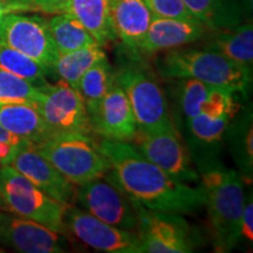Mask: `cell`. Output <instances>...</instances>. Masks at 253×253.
Masks as SVG:
<instances>
[{"label": "cell", "mask_w": 253, "mask_h": 253, "mask_svg": "<svg viewBox=\"0 0 253 253\" xmlns=\"http://www.w3.org/2000/svg\"><path fill=\"white\" fill-rule=\"evenodd\" d=\"M134 113L137 129L156 131L172 125L162 88L145 71L128 67L115 73Z\"/></svg>", "instance_id": "52a82bcc"}, {"label": "cell", "mask_w": 253, "mask_h": 253, "mask_svg": "<svg viewBox=\"0 0 253 253\" xmlns=\"http://www.w3.org/2000/svg\"><path fill=\"white\" fill-rule=\"evenodd\" d=\"M143 1L150 9L151 14L156 18L196 20L188 11L183 0H143Z\"/></svg>", "instance_id": "f546056e"}, {"label": "cell", "mask_w": 253, "mask_h": 253, "mask_svg": "<svg viewBox=\"0 0 253 253\" xmlns=\"http://www.w3.org/2000/svg\"><path fill=\"white\" fill-rule=\"evenodd\" d=\"M227 129V128H226ZM227 132L231 153L246 179H251L253 169V126L251 113L231 126Z\"/></svg>", "instance_id": "d4e9b609"}, {"label": "cell", "mask_w": 253, "mask_h": 253, "mask_svg": "<svg viewBox=\"0 0 253 253\" xmlns=\"http://www.w3.org/2000/svg\"><path fill=\"white\" fill-rule=\"evenodd\" d=\"M0 126L34 144L50 136L39 109L32 103L0 104Z\"/></svg>", "instance_id": "ac0fdd59"}, {"label": "cell", "mask_w": 253, "mask_h": 253, "mask_svg": "<svg viewBox=\"0 0 253 253\" xmlns=\"http://www.w3.org/2000/svg\"><path fill=\"white\" fill-rule=\"evenodd\" d=\"M0 43L24 53L48 71L59 56L48 21L39 15L20 12L5 15L0 23Z\"/></svg>", "instance_id": "30bf717a"}, {"label": "cell", "mask_w": 253, "mask_h": 253, "mask_svg": "<svg viewBox=\"0 0 253 253\" xmlns=\"http://www.w3.org/2000/svg\"><path fill=\"white\" fill-rule=\"evenodd\" d=\"M41 96H42V90L33 84L0 68V104H37Z\"/></svg>", "instance_id": "484cf974"}, {"label": "cell", "mask_w": 253, "mask_h": 253, "mask_svg": "<svg viewBox=\"0 0 253 253\" xmlns=\"http://www.w3.org/2000/svg\"><path fill=\"white\" fill-rule=\"evenodd\" d=\"M132 141L147 160L173 178L184 183L195 182L199 178L173 123L156 131L137 129Z\"/></svg>", "instance_id": "7c38bea8"}, {"label": "cell", "mask_w": 253, "mask_h": 253, "mask_svg": "<svg viewBox=\"0 0 253 253\" xmlns=\"http://www.w3.org/2000/svg\"><path fill=\"white\" fill-rule=\"evenodd\" d=\"M0 244L25 253H60L67 251L61 233L34 220L2 212Z\"/></svg>", "instance_id": "4fadbf2b"}, {"label": "cell", "mask_w": 253, "mask_h": 253, "mask_svg": "<svg viewBox=\"0 0 253 253\" xmlns=\"http://www.w3.org/2000/svg\"><path fill=\"white\" fill-rule=\"evenodd\" d=\"M41 90L42 96L36 106L50 136L90 134L89 114L78 89L60 80L54 84H48Z\"/></svg>", "instance_id": "ba28073f"}, {"label": "cell", "mask_w": 253, "mask_h": 253, "mask_svg": "<svg viewBox=\"0 0 253 253\" xmlns=\"http://www.w3.org/2000/svg\"><path fill=\"white\" fill-rule=\"evenodd\" d=\"M1 217H2V212L0 211V225H1Z\"/></svg>", "instance_id": "d590c367"}, {"label": "cell", "mask_w": 253, "mask_h": 253, "mask_svg": "<svg viewBox=\"0 0 253 253\" xmlns=\"http://www.w3.org/2000/svg\"><path fill=\"white\" fill-rule=\"evenodd\" d=\"M27 140L19 137L0 126V167L11 166L18 151L27 143Z\"/></svg>", "instance_id": "4dcf8cb0"}, {"label": "cell", "mask_w": 253, "mask_h": 253, "mask_svg": "<svg viewBox=\"0 0 253 253\" xmlns=\"http://www.w3.org/2000/svg\"><path fill=\"white\" fill-rule=\"evenodd\" d=\"M37 11L50 14L65 13L71 0H30Z\"/></svg>", "instance_id": "836d02e7"}, {"label": "cell", "mask_w": 253, "mask_h": 253, "mask_svg": "<svg viewBox=\"0 0 253 253\" xmlns=\"http://www.w3.org/2000/svg\"><path fill=\"white\" fill-rule=\"evenodd\" d=\"M34 145L74 185L86 184L102 177L110 168L99 143L87 134L49 136Z\"/></svg>", "instance_id": "277c9868"}, {"label": "cell", "mask_w": 253, "mask_h": 253, "mask_svg": "<svg viewBox=\"0 0 253 253\" xmlns=\"http://www.w3.org/2000/svg\"><path fill=\"white\" fill-rule=\"evenodd\" d=\"M110 17L116 37L138 52L154 15L143 0H110Z\"/></svg>", "instance_id": "e0dca14e"}, {"label": "cell", "mask_w": 253, "mask_h": 253, "mask_svg": "<svg viewBox=\"0 0 253 253\" xmlns=\"http://www.w3.org/2000/svg\"><path fill=\"white\" fill-rule=\"evenodd\" d=\"M104 58L107 56L102 46L93 43L66 54H59L52 69L60 80L78 89L82 75Z\"/></svg>", "instance_id": "44dd1931"}, {"label": "cell", "mask_w": 253, "mask_h": 253, "mask_svg": "<svg viewBox=\"0 0 253 253\" xmlns=\"http://www.w3.org/2000/svg\"><path fill=\"white\" fill-rule=\"evenodd\" d=\"M37 11L30 0H0V23L9 13Z\"/></svg>", "instance_id": "d6a6232c"}, {"label": "cell", "mask_w": 253, "mask_h": 253, "mask_svg": "<svg viewBox=\"0 0 253 253\" xmlns=\"http://www.w3.org/2000/svg\"><path fill=\"white\" fill-rule=\"evenodd\" d=\"M240 240L246 243L253 242V202L252 195L246 199L243 207L242 218H240Z\"/></svg>", "instance_id": "1f68e13d"}, {"label": "cell", "mask_w": 253, "mask_h": 253, "mask_svg": "<svg viewBox=\"0 0 253 253\" xmlns=\"http://www.w3.org/2000/svg\"><path fill=\"white\" fill-rule=\"evenodd\" d=\"M109 1H110V0H109Z\"/></svg>", "instance_id": "8d00e7d4"}, {"label": "cell", "mask_w": 253, "mask_h": 253, "mask_svg": "<svg viewBox=\"0 0 253 253\" xmlns=\"http://www.w3.org/2000/svg\"><path fill=\"white\" fill-rule=\"evenodd\" d=\"M158 72L168 79H194L232 93H245L251 71L240 67L216 49H178L158 63Z\"/></svg>", "instance_id": "3957f363"}, {"label": "cell", "mask_w": 253, "mask_h": 253, "mask_svg": "<svg viewBox=\"0 0 253 253\" xmlns=\"http://www.w3.org/2000/svg\"><path fill=\"white\" fill-rule=\"evenodd\" d=\"M74 201L94 217L120 229L137 230L134 202L106 175L75 188Z\"/></svg>", "instance_id": "9c48e42d"}, {"label": "cell", "mask_w": 253, "mask_h": 253, "mask_svg": "<svg viewBox=\"0 0 253 253\" xmlns=\"http://www.w3.org/2000/svg\"><path fill=\"white\" fill-rule=\"evenodd\" d=\"M91 130L103 138L130 142L137 131L134 113L121 86L114 81L99 109L90 118Z\"/></svg>", "instance_id": "9a60e30c"}, {"label": "cell", "mask_w": 253, "mask_h": 253, "mask_svg": "<svg viewBox=\"0 0 253 253\" xmlns=\"http://www.w3.org/2000/svg\"><path fill=\"white\" fill-rule=\"evenodd\" d=\"M233 118L227 115H210L201 113L195 118L186 120L192 137L201 144L214 145L223 138L227 126Z\"/></svg>", "instance_id": "4316f807"}, {"label": "cell", "mask_w": 253, "mask_h": 253, "mask_svg": "<svg viewBox=\"0 0 253 253\" xmlns=\"http://www.w3.org/2000/svg\"><path fill=\"white\" fill-rule=\"evenodd\" d=\"M0 195L15 216L34 220L56 232H66L63 216L69 204L50 197L13 167H0Z\"/></svg>", "instance_id": "5b68a950"}, {"label": "cell", "mask_w": 253, "mask_h": 253, "mask_svg": "<svg viewBox=\"0 0 253 253\" xmlns=\"http://www.w3.org/2000/svg\"><path fill=\"white\" fill-rule=\"evenodd\" d=\"M201 179L214 250L230 252L240 242V218L245 203L242 177L221 164L204 162Z\"/></svg>", "instance_id": "7a4b0ae2"}, {"label": "cell", "mask_w": 253, "mask_h": 253, "mask_svg": "<svg viewBox=\"0 0 253 253\" xmlns=\"http://www.w3.org/2000/svg\"><path fill=\"white\" fill-rule=\"evenodd\" d=\"M99 148L110 167L106 176L142 207L161 212L191 214L205 205L202 186H192L168 175L130 142L103 138Z\"/></svg>", "instance_id": "6da1fadb"}, {"label": "cell", "mask_w": 253, "mask_h": 253, "mask_svg": "<svg viewBox=\"0 0 253 253\" xmlns=\"http://www.w3.org/2000/svg\"><path fill=\"white\" fill-rule=\"evenodd\" d=\"M212 88V86L194 79H182L179 87V102L186 120L201 114Z\"/></svg>", "instance_id": "83f0119b"}, {"label": "cell", "mask_w": 253, "mask_h": 253, "mask_svg": "<svg viewBox=\"0 0 253 253\" xmlns=\"http://www.w3.org/2000/svg\"><path fill=\"white\" fill-rule=\"evenodd\" d=\"M0 68L25 79L39 89H42L48 84L46 80L48 69L24 53L4 43H0Z\"/></svg>", "instance_id": "cb8c5ba5"}, {"label": "cell", "mask_w": 253, "mask_h": 253, "mask_svg": "<svg viewBox=\"0 0 253 253\" xmlns=\"http://www.w3.org/2000/svg\"><path fill=\"white\" fill-rule=\"evenodd\" d=\"M204 34V26L197 20H181L154 17L138 52L154 54L194 42Z\"/></svg>", "instance_id": "2e32d148"}, {"label": "cell", "mask_w": 253, "mask_h": 253, "mask_svg": "<svg viewBox=\"0 0 253 253\" xmlns=\"http://www.w3.org/2000/svg\"><path fill=\"white\" fill-rule=\"evenodd\" d=\"M50 36L59 54L93 45L95 40L82 25L69 13L55 14L48 21Z\"/></svg>", "instance_id": "603a6c76"}, {"label": "cell", "mask_w": 253, "mask_h": 253, "mask_svg": "<svg viewBox=\"0 0 253 253\" xmlns=\"http://www.w3.org/2000/svg\"><path fill=\"white\" fill-rule=\"evenodd\" d=\"M114 81H115V73L113 72L107 58L101 60L82 75L78 90L86 104L89 118L99 109L103 97L108 93Z\"/></svg>", "instance_id": "7402d4cb"}, {"label": "cell", "mask_w": 253, "mask_h": 253, "mask_svg": "<svg viewBox=\"0 0 253 253\" xmlns=\"http://www.w3.org/2000/svg\"><path fill=\"white\" fill-rule=\"evenodd\" d=\"M209 47L216 49L240 67L251 71L253 63L252 23L240 25L233 30L219 33Z\"/></svg>", "instance_id": "ffe728a7"}, {"label": "cell", "mask_w": 253, "mask_h": 253, "mask_svg": "<svg viewBox=\"0 0 253 253\" xmlns=\"http://www.w3.org/2000/svg\"><path fill=\"white\" fill-rule=\"evenodd\" d=\"M196 20L212 27L230 26V19L221 0H183Z\"/></svg>", "instance_id": "f1b7e54d"}, {"label": "cell", "mask_w": 253, "mask_h": 253, "mask_svg": "<svg viewBox=\"0 0 253 253\" xmlns=\"http://www.w3.org/2000/svg\"><path fill=\"white\" fill-rule=\"evenodd\" d=\"M65 230L96 251L141 253V240L135 231L104 223L84 209L69 204L63 216Z\"/></svg>", "instance_id": "8fae6325"}, {"label": "cell", "mask_w": 253, "mask_h": 253, "mask_svg": "<svg viewBox=\"0 0 253 253\" xmlns=\"http://www.w3.org/2000/svg\"><path fill=\"white\" fill-rule=\"evenodd\" d=\"M66 13L77 19L100 46L118 38L110 17L109 0H71Z\"/></svg>", "instance_id": "d6986e66"}, {"label": "cell", "mask_w": 253, "mask_h": 253, "mask_svg": "<svg viewBox=\"0 0 253 253\" xmlns=\"http://www.w3.org/2000/svg\"><path fill=\"white\" fill-rule=\"evenodd\" d=\"M0 211H8V208H7V205H6V203H5V201L4 199H2V197H1V195H0Z\"/></svg>", "instance_id": "e575fe53"}, {"label": "cell", "mask_w": 253, "mask_h": 253, "mask_svg": "<svg viewBox=\"0 0 253 253\" xmlns=\"http://www.w3.org/2000/svg\"><path fill=\"white\" fill-rule=\"evenodd\" d=\"M134 205L141 253H189L198 245L191 225L181 214L150 210L136 202Z\"/></svg>", "instance_id": "8992f818"}, {"label": "cell", "mask_w": 253, "mask_h": 253, "mask_svg": "<svg viewBox=\"0 0 253 253\" xmlns=\"http://www.w3.org/2000/svg\"><path fill=\"white\" fill-rule=\"evenodd\" d=\"M11 167L56 201L63 204L74 202L75 185L62 176L32 142H27L18 151Z\"/></svg>", "instance_id": "5bb4252c"}]
</instances>
